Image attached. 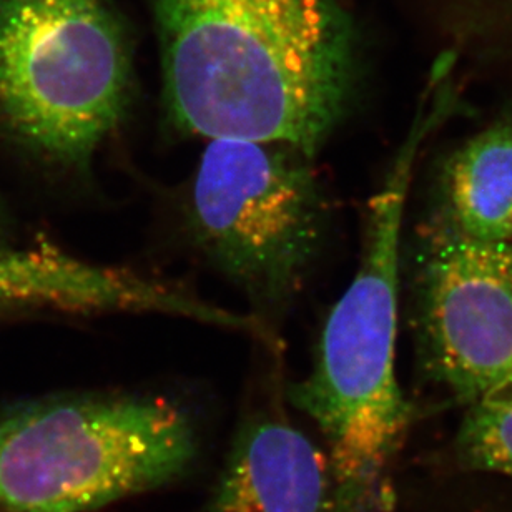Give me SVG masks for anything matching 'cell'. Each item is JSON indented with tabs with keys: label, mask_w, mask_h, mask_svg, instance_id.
Returning <instances> with one entry per match:
<instances>
[{
	"label": "cell",
	"mask_w": 512,
	"mask_h": 512,
	"mask_svg": "<svg viewBox=\"0 0 512 512\" xmlns=\"http://www.w3.org/2000/svg\"><path fill=\"white\" fill-rule=\"evenodd\" d=\"M210 512H343L330 459L286 419L245 421Z\"/></svg>",
	"instance_id": "cell-8"
},
{
	"label": "cell",
	"mask_w": 512,
	"mask_h": 512,
	"mask_svg": "<svg viewBox=\"0 0 512 512\" xmlns=\"http://www.w3.org/2000/svg\"><path fill=\"white\" fill-rule=\"evenodd\" d=\"M311 160L275 143L215 138L193 175V240L258 310H281L325 247L330 202Z\"/></svg>",
	"instance_id": "cell-5"
},
{
	"label": "cell",
	"mask_w": 512,
	"mask_h": 512,
	"mask_svg": "<svg viewBox=\"0 0 512 512\" xmlns=\"http://www.w3.org/2000/svg\"><path fill=\"white\" fill-rule=\"evenodd\" d=\"M130 77L105 0H0V119L50 162L89 167L124 117Z\"/></svg>",
	"instance_id": "cell-4"
},
{
	"label": "cell",
	"mask_w": 512,
	"mask_h": 512,
	"mask_svg": "<svg viewBox=\"0 0 512 512\" xmlns=\"http://www.w3.org/2000/svg\"><path fill=\"white\" fill-rule=\"evenodd\" d=\"M446 105L419 112L365 215L360 265L331 308L310 375L288 399L318 426L345 512H376L384 471L411 421L396 378L399 265L404 208L419 150Z\"/></svg>",
	"instance_id": "cell-2"
},
{
	"label": "cell",
	"mask_w": 512,
	"mask_h": 512,
	"mask_svg": "<svg viewBox=\"0 0 512 512\" xmlns=\"http://www.w3.org/2000/svg\"><path fill=\"white\" fill-rule=\"evenodd\" d=\"M153 10L180 130L321 152L355 89L335 0H153Z\"/></svg>",
	"instance_id": "cell-1"
},
{
	"label": "cell",
	"mask_w": 512,
	"mask_h": 512,
	"mask_svg": "<svg viewBox=\"0 0 512 512\" xmlns=\"http://www.w3.org/2000/svg\"><path fill=\"white\" fill-rule=\"evenodd\" d=\"M0 306L70 313H158L260 335L261 323L133 271L90 265L47 247L0 250Z\"/></svg>",
	"instance_id": "cell-7"
},
{
	"label": "cell",
	"mask_w": 512,
	"mask_h": 512,
	"mask_svg": "<svg viewBox=\"0 0 512 512\" xmlns=\"http://www.w3.org/2000/svg\"><path fill=\"white\" fill-rule=\"evenodd\" d=\"M416 325L433 380L473 404L512 389V247L461 232L443 212L424 228Z\"/></svg>",
	"instance_id": "cell-6"
},
{
	"label": "cell",
	"mask_w": 512,
	"mask_h": 512,
	"mask_svg": "<svg viewBox=\"0 0 512 512\" xmlns=\"http://www.w3.org/2000/svg\"><path fill=\"white\" fill-rule=\"evenodd\" d=\"M444 213L468 237L512 240V120L491 125L454 153L444 178Z\"/></svg>",
	"instance_id": "cell-9"
},
{
	"label": "cell",
	"mask_w": 512,
	"mask_h": 512,
	"mask_svg": "<svg viewBox=\"0 0 512 512\" xmlns=\"http://www.w3.org/2000/svg\"><path fill=\"white\" fill-rule=\"evenodd\" d=\"M464 468L512 478V389L471 404L456 438Z\"/></svg>",
	"instance_id": "cell-10"
},
{
	"label": "cell",
	"mask_w": 512,
	"mask_h": 512,
	"mask_svg": "<svg viewBox=\"0 0 512 512\" xmlns=\"http://www.w3.org/2000/svg\"><path fill=\"white\" fill-rule=\"evenodd\" d=\"M197 456L160 396L80 394L0 411V511L89 512L172 483Z\"/></svg>",
	"instance_id": "cell-3"
}]
</instances>
